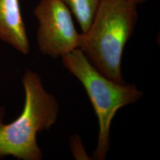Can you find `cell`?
Instances as JSON below:
<instances>
[{
    "label": "cell",
    "mask_w": 160,
    "mask_h": 160,
    "mask_svg": "<svg viewBox=\"0 0 160 160\" xmlns=\"http://www.w3.org/2000/svg\"><path fill=\"white\" fill-rule=\"evenodd\" d=\"M71 148L73 154L75 157L78 159V151L82 152L83 154L86 155V152L84 151V149L81 143L80 138L77 135L73 136L71 139Z\"/></svg>",
    "instance_id": "7"
},
{
    "label": "cell",
    "mask_w": 160,
    "mask_h": 160,
    "mask_svg": "<svg viewBox=\"0 0 160 160\" xmlns=\"http://www.w3.org/2000/svg\"><path fill=\"white\" fill-rule=\"evenodd\" d=\"M0 40L23 55L30 52L20 0H0Z\"/></svg>",
    "instance_id": "5"
},
{
    "label": "cell",
    "mask_w": 160,
    "mask_h": 160,
    "mask_svg": "<svg viewBox=\"0 0 160 160\" xmlns=\"http://www.w3.org/2000/svg\"><path fill=\"white\" fill-rule=\"evenodd\" d=\"M137 4L124 0H100L92 24L81 34L80 49L88 61L109 80L126 83L122 59L138 19Z\"/></svg>",
    "instance_id": "1"
},
{
    "label": "cell",
    "mask_w": 160,
    "mask_h": 160,
    "mask_svg": "<svg viewBox=\"0 0 160 160\" xmlns=\"http://www.w3.org/2000/svg\"><path fill=\"white\" fill-rule=\"evenodd\" d=\"M61 58L64 67L84 86L95 110L99 133L92 158L104 160L110 148L113 118L119 109L136 102L143 92L133 84H119L108 79L92 65L80 48Z\"/></svg>",
    "instance_id": "3"
},
{
    "label": "cell",
    "mask_w": 160,
    "mask_h": 160,
    "mask_svg": "<svg viewBox=\"0 0 160 160\" xmlns=\"http://www.w3.org/2000/svg\"><path fill=\"white\" fill-rule=\"evenodd\" d=\"M25 92L23 112L12 122H2L4 110L0 108V158L12 155L18 160H40L42 150L36 136L48 131L57 122L59 104L55 96L47 92L40 76L28 69L22 78Z\"/></svg>",
    "instance_id": "2"
},
{
    "label": "cell",
    "mask_w": 160,
    "mask_h": 160,
    "mask_svg": "<svg viewBox=\"0 0 160 160\" xmlns=\"http://www.w3.org/2000/svg\"><path fill=\"white\" fill-rule=\"evenodd\" d=\"M73 13L82 33L90 28L100 0H61Z\"/></svg>",
    "instance_id": "6"
},
{
    "label": "cell",
    "mask_w": 160,
    "mask_h": 160,
    "mask_svg": "<svg viewBox=\"0 0 160 160\" xmlns=\"http://www.w3.org/2000/svg\"><path fill=\"white\" fill-rule=\"evenodd\" d=\"M124 1H127L129 2H131L133 3H135L136 4H143L147 1H148L149 0H124Z\"/></svg>",
    "instance_id": "8"
},
{
    "label": "cell",
    "mask_w": 160,
    "mask_h": 160,
    "mask_svg": "<svg viewBox=\"0 0 160 160\" xmlns=\"http://www.w3.org/2000/svg\"><path fill=\"white\" fill-rule=\"evenodd\" d=\"M33 14L42 53L56 59L80 48L81 34L75 29L69 8L61 0H40Z\"/></svg>",
    "instance_id": "4"
}]
</instances>
